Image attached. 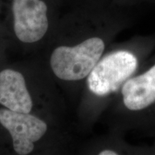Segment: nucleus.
Wrapping results in <instances>:
<instances>
[{"label":"nucleus","mask_w":155,"mask_h":155,"mask_svg":"<svg viewBox=\"0 0 155 155\" xmlns=\"http://www.w3.org/2000/svg\"><path fill=\"white\" fill-rule=\"evenodd\" d=\"M13 30L26 43L40 40L50 27V5L47 0H10Z\"/></svg>","instance_id":"obj_4"},{"label":"nucleus","mask_w":155,"mask_h":155,"mask_svg":"<svg viewBox=\"0 0 155 155\" xmlns=\"http://www.w3.org/2000/svg\"><path fill=\"white\" fill-rule=\"evenodd\" d=\"M0 104L13 111H31L32 101L20 73L11 69L0 72Z\"/></svg>","instance_id":"obj_6"},{"label":"nucleus","mask_w":155,"mask_h":155,"mask_svg":"<svg viewBox=\"0 0 155 155\" xmlns=\"http://www.w3.org/2000/svg\"><path fill=\"white\" fill-rule=\"evenodd\" d=\"M154 51L155 35H147L135 37L126 47L103 56L87 78L89 91L101 99L119 93Z\"/></svg>","instance_id":"obj_1"},{"label":"nucleus","mask_w":155,"mask_h":155,"mask_svg":"<svg viewBox=\"0 0 155 155\" xmlns=\"http://www.w3.org/2000/svg\"><path fill=\"white\" fill-rule=\"evenodd\" d=\"M0 124L12 136L14 150L18 154L26 155L34 150V143L46 133L45 122L29 113H19L0 108Z\"/></svg>","instance_id":"obj_5"},{"label":"nucleus","mask_w":155,"mask_h":155,"mask_svg":"<svg viewBox=\"0 0 155 155\" xmlns=\"http://www.w3.org/2000/svg\"><path fill=\"white\" fill-rule=\"evenodd\" d=\"M126 124L148 131L155 128V51L119 91Z\"/></svg>","instance_id":"obj_2"},{"label":"nucleus","mask_w":155,"mask_h":155,"mask_svg":"<svg viewBox=\"0 0 155 155\" xmlns=\"http://www.w3.org/2000/svg\"><path fill=\"white\" fill-rule=\"evenodd\" d=\"M106 47V38L102 32L89 37L74 47L61 46L55 48L50 58L53 73L64 81L82 80L88 76L103 57Z\"/></svg>","instance_id":"obj_3"},{"label":"nucleus","mask_w":155,"mask_h":155,"mask_svg":"<svg viewBox=\"0 0 155 155\" xmlns=\"http://www.w3.org/2000/svg\"><path fill=\"white\" fill-rule=\"evenodd\" d=\"M151 147H152L153 155H155V140L154 141V143H153V144L151 145Z\"/></svg>","instance_id":"obj_8"},{"label":"nucleus","mask_w":155,"mask_h":155,"mask_svg":"<svg viewBox=\"0 0 155 155\" xmlns=\"http://www.w3.org/2000/svg\"><path fill=\"white\" fill-rule=\"evenodd\" d=\"M114 5L121 6H134L139 4H155V0H110Z\"/></svg>","instance_id":"obj_7"}]
</instances>
